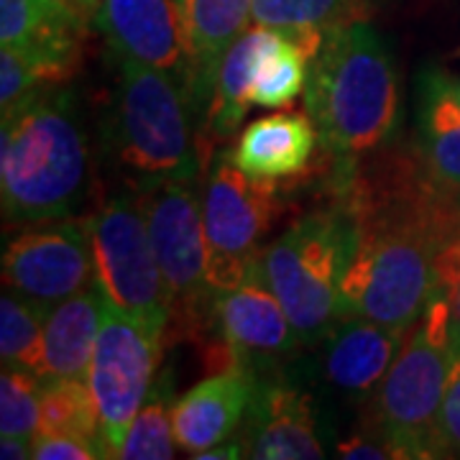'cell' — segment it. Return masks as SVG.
Listing matches in <instances>:
<instances>
[{"label": "cell", "mask_w": 460, "mask_h": 460, "mask_svg": "<svg viewBox=\"0 0 460 460\" xmlns=\"http://www.w3.org/2000/svg\"><path fill=\"white\" fill-rule=\"evenodd\" d=\"M0 458L3 460L33 458V440L31 438H18V435H3V440H0Z\"/></svg>", "instance_id": "obj_31"}, {"label": "cell", "mask_w": 460, "mask_h": 460, "mask_svg": "<svg viewBox=\"0 0 460 460\" xmlns=\"http://www.w3.org/2000/svg\"><path fill=\"white\" fill-rule=\"evenodd\" d=\"M402 330L368 317H343L320 341V371L328 386L353 402L374 399L404 343Z\"/></svg>", "instance_id": "obj_15"}, {"label": "cell", "mask_w": 460, "mask_h": 460, "mask_svg": "<svg viewBox=\"0 0 460 460\" xmlns=\"http://www.w3.org/2000/svg\"><path fill=\"white\" fill-rule=\"evenodd\" d=\"M41 87L47 84L41 83L36 66L23 54L8 47L0 49V113L8 115L16 111L18 105L33 98Z\"/></svg>", "instance_id": "obj_27"}, {"label": "cell", "mask_w": 460, "mask_h": 460, "mask_svg": "<svg viewBox=\"0 0 460 460\" xmlns=\"http://www.w3.org/2000/svg\"><path fill=\"white\" fill-rule=\"evenodd\" d=\"M277 215V181L253 180L233 162V151L210 159L202 187V220L208 235V281L226 292L251 277L261 256V238Z\"/></svg>", "instance_id": "obj_7"}, {"label": "cell", "mask_w": 460, "mask_h": 460, "mask_svg": "<svg viewBox=\"0 0 460 460\" xmlns=\"http://www.w3.org/2000/svg\"><path fill=\"white\" fill-rule=\"evenodd\" d=\"M164 330L105 305L84 384L98 410L102 458H118L133 417L154 389Z\"/></svg>", "instance_id": "obj_8"}, {"label": "cell", "mask_w": 460, "mask_h": 460, "mask_svg": "<svg viewBox=\"0 0 460 460\" xmlns=\"http://www.w3.org/2000/svg\"><path fill=\"white\" fill-rule=\"evenodd\" d=\"M259 376L251 368H230L199 381L174 402V438L181 450L195 458L228 440L243 425L253 402Z\"/></svg>", "instance_id": "obj_16"}, {"label": "cell", "mask_w": 460, "mask_h": 460, "mask_svg": "<svg viewBox=\"0 0 460 460\" xmlns=\"http://www.w3.org/2000/svg\"><path fill=\"white\" fill-rule=\"evenodd\" d=\"M93 181L90 138L69 90L41 87L0 128V198L5 226L72 217Z\"/></svg>", "instance_id": "obj_2"}, {"label": "cell", "mask_w": 460, "mask_h": 460, "mask_svg": "<svg viewBox=\"0 0 460 460\" xmlns=\"http://www.w3.org/2000/svg\"><path fill=\"white\" fill-rule=\"evenodd\" d=\"M41 425V378L3 366L0 374V432L18 438H36Z\"/></svg>", "instance_id": "obj_26"}, {"label": "cell", "mask_w": 460, "mask_h": 460, "mask_svg": "<svg viewBox=\"0 0 460 460\" xmlns=\"http://www.w3.org/2000/svg\"><path fill=\"white\" fill-rule=\"evenodd\" d=\"M111 105L100 120V159L128 192L166 181H198L205 146L190 87L141 65H118Z\"/></svg>", "instance_id": "obj_3"}, {"label": "cell", "mask_w": 460, "mask_h": 460, "mask_svg": "<svg viewBox=\"0 0 460 460\" xmlns=\"http://www.w3.org/2000/svg\"><path fill=\"white\" fill-rule=\"evenodd\" d=\"M253 0H181L187 47L192 57V102L202 128L213 102L217 69L228 49L248 31Z\"/></svg>", "instance_id": "obj_18"}, {"label": "cell", "mask_w": 460, "mask_h": 460, "mask_svg": "<svg viewBox=\"0 0 460 460\" xmlns=\"http://www.w3.org/2000/svg\"><path fill=\"white\" fill-rule=\"evenodd\" d=\"M305 111L317 126L320 146L338 164V187L358 159L394 144L402 128V95L394 54L366 21L338 23L310 65Z\"/></svg>", "instance_id": "obj_1"}, {"label": "cell", "mask_w": 460, "mask_h": 460, "mask_svg": "<svg viewBox=\"0 0 460 460\" xmlns=\"http://www.w3.org/2000/svg\"><path fill=\"white\" fill-rule=\"evenodd\" d=\"M39 435H77L100 447L98 410L87 384L80 378L41 381Z\"/></svg>", "instance_id": "obj_22"}, {"label": "cell", "mask_w": 460, "mask_h": 460, "mask_svg": "<svg viewBox=\"0 0 460 460\" xmlns=\"http://www.w3.org/2000/svg\"><path fill=\"white\" fill-rule=\"evenodd\" d=\"M320 144L310 113H274L248 123L233 148V162L253 180H292L307 169Z\"/></svg>", "instance_id": "obj_19"}, {"label": "cell", "mask_w": 460, "mask_h": 460, "mask_svg": "<svg viewBox=\"0 0 460 460\" xmlns=\"http://www.w3.org/2000/svg\"><path fill=\"white\" fill-rule=\"evenodd\" d=\"M335 456L345 460H396L394 450L384 440L381 429L353 432L335 445Z\"/></svg>", "instance_id": "obj_30"}, {"label": "cell", "mask_w": 460, "mask_h": 460, "mask_svg": "<svg viewBox=\"0 0 460 460\" xmlns=\"http://www.w3.org/2000/svg\"><path fill=\"white\" fill-rule=\"evenodd\" d=\"M105 305L108 299L95 281L90 289L51 307L44 320L36 376L41 381H51V378L84 381L93 350L98 343Z\"/></svg>", "instance_id": "obj_20"}, {"label": "cell", "mask_w": 460, "mask_h": 460, "mask_svg": "<svg viewBox=\"0 0 460 460\" xmlns=\"http://www.w3.org/2000/svg\"><path fill=\"white\" fill-rule=\"evenodd\" d=\"M174 402H172V386L162 381L151 389L144 407L133 417L126 443L120 447L123 460H169L174 458Z\"/></svg>", "instance_id": "obj_24"}, {"label": "cell", "mask_w": 460, "mask_h": 460, "mask_svg": "<svg viewBox=\"0 0 460 460\" xmlns=\"http://www.w3.org/2000/svg\"><path fill=\"white\" fill-rule=\"evenodd\" d=\"M266 33H269L266 26L248 29L230 47L223 65L217 69L213 102L205 115V128L213 136H233L243 123L248 108H251V98H248L251 80H253V69L259 62Z\"/></svg>", "instance_id": "obj_21"}, {"label": "cell", "mask_w": 460, "mask_h": 460, "mask_svg": "<svg viewBox=\"0 0 460 460\" xmlns=\"http://www.w3.org/2000/svg\"><path fill=\"white\" fill-rule=\"evenodd\" d=\"M450 305H453V328H460V284L450 296Z\"/></svg>", "instance_id": "obj_33"}, {"label": "cell", "mask_w": 460, "mask_h": 460, "mask_svg": "<svg viewBox=\"0 0 460 460\" xmlns=\"http://www.w3.org/2000/svg\"><path fill=\"white\" fill-rule=\"evenodd\" d=\"M138 195L146 213L151 246L172 296V317H180V328H210V251L198 181H166Z\"/></svg>", "instance_id": "obj_9"}, {"label": "cell", "mask_w": 460, "mask_h": 460, "mask_svg": "<svg viewBox=\"0 0 460 460\" xmlns=\"http://www.w3.org/2000/svg\"><path fill=\"white\" fill-rule=\"evenodd\" d=\"M59 3L69 5V8H72L75 13H80L84 21H93V16H95V8H98L100 0H59Z\"/></svg>", "instance_id": "obj_32"}, {"label": "cell", "mask_w": 460, "mask_h": 460, "mask_svg": "<svg viewBox=\"0 0 460 460\" xmlns=\"http://www.w3.org/2000/svg\"><path fill=\"white\" fill-rule=\"evenodd\" d=\"M356 248V217L345 208L305 215L259 256V277L277 295L302 343H320L343 320L341 284Z\"/></svg>", "instance_id": "obj_4"}, {"label": "cell", "mask_w": 460, "mask_h": 460, "mask_svg": "<svg viewBox=\"0 0 460 460\" xmlns=\"http://www.w3.org/2000/svg\"><path fill=\"white\" fill-rule=\"evenodd\" d=\"M241 438L248 458L256 460H320V440L313 396L284 378H259L248 407Z\"/></svg>", "instance_id": "obj_14"}, {"label": "cell", "mask_w": 460, "mask_h": 460, "mask_svg": "<svg viewBox=\"0 0 460 460\" xmlns=\"http://www.w3.org/2000/svg\"><path fill=\"white\" fill-rule=\"evenodd\" d=\"M414 151L425 174L460 195V84L445 69L428 66L417 77Z\"/></svg>", "instance_id": "obj_17"}, {"label": "cell", "mask_w": 460, "mask_h": 460, "mask_svg": "<svg viewBox=\"0 0 460 460\" xmlns=\"http://www.w3.org/2000/svg\"><path fill=\"white\" fill-rule=\"evenodd\" d=\"M98 287L108 305L164 330L172 320V296L151 246L138 192H115L84 217Z\"/></svg>", "instance_id": "obj_6"}, {"label": "cell", "mask_w": 460, "mask_h": 460, "mask_svg": "<svg viewBox=\"0 0 460 460\" xmlns=\"http://www.w3.org/2000/svg\"><path fill=\"white\" fill-rule=\"evenodd\" d=\"M33 458L36 460H98L102 450L98 443L77 435H36L33 438Z\"/></svg>", "instance_id": "obj_29"}, {"label": "cell", "mask_w": 460, "mask_h": 460, "mask_svg": "<svg viewBox=\"0 0 460 460\" xmlns=\"http://www.w3.org/2000/svg\"><path fill=\"white\" fill-rule=\"evenodd\" d=\"M445 458H460V328L450 332V366L440 411Z\"/></svg>", "instance_id": "obj_28"}, {"label": "cell", "mask_w": 460, "mask_h": 460, "mask_svg": "<svg viewBox=\"0 0 460 460\" xmlns=\"http://www.w3.org/2000/svg\"><path fill=\"white\" fill-rule=\"evenodd\" d=\"M350 0H253V26L299 31V29H332L348 23Z\"/></svg>", "instance_id": "obj_25"}, {"label": "cell", "mask_w": 460, "mask_h": 460, "mask_svg": "<svg viewBox=\"0 0 460 460\" xmlns=\"http://www.w3.org/2000/svg\"><path fill=\"white\" fill-rule=\"evenodd\" d=\"M93 26L102 33L118 65L166 72L187 84L192 95V57L181 0H100Z\"/></svg>", "instance_id": "obj_11"}, {"label": "cell", "mask_w": 460, "mask_h": 460, "mask_svg": "<svg viewBox=\"0 0 460 460\" xmlns=\"http://www.w3.org/2000/svg\"><path fill=\"white\" fill-rule=\"evenodd\" d=\"M47 310L16 295L13 289H3L0 296V356L3 366L26 368L36 374L41 338H44Z\"/></svg>", "instance_id": "obj_23"}, {"label": "cell", "mask_w": 460, "mask_h": 460, "mask_svg": "<svg viewBox=\"0 0 460 460\" xmlns=\"http://www.w3.org/2000/svg\"><path fill=\"white\" fill-rule=\"evenodd\" d=\"M87 23L59 0H0V44L23 54L44 84L72 80Z\"/></svg>", "instance_id": "obj_13"}, {"label": "cell", "mask_w": 460, "mask_h": 460, "mask_svg": "<svg viewBox=\"0 0 460 460\" xmlns=\"http://www.w3.org/2000/svg\"><path fill=\"white\" fill-rule=\"evenodd\" d=\"M213 328L228 343L238 366L251 371L274 366L305 345L277 295L259 277V263L238 287L215 292Z\"/></svg>", "instance_id": "obj_12"}, {"label": "cell", "mask_w": 460, "mask_h": 460, "mask_svg": "<svg viewBox=\"0 0 460 460\" xmlns=\"http://www.w3.org/2000/svg\"><path fill=\"white\" fill-rule=\"evenodd\" d=\"M450 296L432 289L374 396L376 428L394 450V458H445L440 411L450 366Z\"/></svg>", "instance_id": "obj_5"}, {"label": "cell", "mask_w": 460, "mask_h": 460, "mask_svg": "<svg viewBox=\"0 0 460 460\" xmlns=\"http://www.w3.org/2000/svg\"><path fill=\"white\" fill-rule=\"evenodd\" d=\"M98 279L84 223L44 220L23 228L3 248V287L49 313Z\"/></svg>", "instance_id": "obj_10"}]
</instances>
